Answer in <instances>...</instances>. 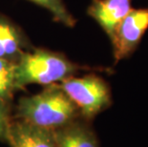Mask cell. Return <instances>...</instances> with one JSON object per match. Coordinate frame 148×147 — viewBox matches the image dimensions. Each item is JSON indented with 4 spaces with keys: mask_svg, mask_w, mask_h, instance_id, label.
<instances>
[{
    "mask_svg": "<svg viewBox=\"0 0 148 147\" xmlns=\"http://www.w3.org/2000/svg\"><path fill=\"white\" fill-rule=\"evenodd\" d=\"M78 116L77 107L58 83L47 85L36 95L23 96L16 106L18 120L50 130L73 122Z\"/></svg>",
    "mask_w": 148,
    "mask_h": 147,
    "instance_id": "1",
    "label": "cell"
},
{
    "mask_svg": "<svg viewBox=\"0 0 148 147\" xmlns=\"http://www.w3.org/2000/svg\"><path fill=\"white\" fill-rule=\"evenodd\" d=\"M84 69L90 68L74 63L61 53L32 48L25 51L15 62V85L17 90L30 84L51 85Z\"/></svg>",
    "mask_w": 148,
    "mask_h": 147,
    "instance_id": "2",
    "label": "cell"
},
{
    "mask_svg": "<svg viewBox=\"0 0 148 147\" xmlns=\"http://www.w3.org/2000/svg\"><path fill=\"white\" fill-rule=\"evenodd\" d=\"M59 86L75 104L79 115L87 120H93L112 104L109 85L97 75L70 77L61 81Z\"/></svg>",
    "mask_w": 148,
    "mask_h": 147,
    "instance_id": "3",
    "label": "cell"
},
{
    "mask_svg": "<svg viewBox=\"0 0 148 147\" xmlns=\"http://www.w3.org/2000/svg\"><path fill=\"white\" fill-rule=\"evenodd\" d=\"M148 29V8L132 9L110 37L115 63L129 57L136 51Z\"/></svg>",
    "mask_w": 148,
    "mask_h": 147,
    "instance_id": "4",
    "label": "cell"
},
{
    "mask_svg": "<svg viewBox=\"0 0 148 147\" xmlns=\"http://www.w3.org/2000/svg\"><path fill=\"white\" fill-rule=\"evenodd\" d=\"M6 142L11 147H56L55 130L34 126L20 120L10 121Z\"/></svg>",
    "mask_w": 148,
    "mask_h": 147,
    "instance_id": "5",
    "label": "cell"
},
{
    "mask_svg": "<svg viewBox=\"0 0 148 147\" xmlns=\"http://www.w3.org/2000/svg\"><path fill=\"white\" fill-rule=\"evenodd\" d=\"M132 9L131 0H92L87 14L97 21L110 38Z\"/></svg>",
    "mask_w": 148,
    "mask_h": 147,
    "instance_id": "6",
    "label": "cell"
},
{
    "mask_svg": "<svg viewBox=\"0 0 148 147\" xmlns=\"http://www.w3.org/2000/svg\"><path fill=\"white\" fill-rule=\"evenodd\" d=\"M33 46L24 32L14 22L0 14V59L16 62Z\"/></svg>",
    "mask_w": 148,
    "mask_h": 147,
    "instance_id": "7",
    "label": "cell"
},
{
    "mask_svg": "<svg viewBox=\"0 0 148 147\" xmlns=\"http://www.w3.org/2000/svg\"><path fill=\"white\" fill-rule=\"evenodd\" d=\"M55 139L56 147H99L93 131L77 120L55 130Z\"/></svg>",
    "mask_w": 148,
    "mask_h": 147,
    "instance_id": "8",
    "label": "cell"
},
{
    "mask_svg": "<svg viewBox=\"0 0 148 147\" xmlns=\"http://www.w3.org/2000/svg\"><path fill=\"white\" fill-rule=\"evenodd\" d=\"M15 62L0 59V101L7 102L17 90L14 79Z\"/></svg>",
    "mask_w": 148,
    "mask_h": 147,
    "instance_id": "9",
    "label": "cell"
},
{
    "mask_svg": "<svg viewBox=\"0 0 148 147\" xmlns=\"http://www.w3.org/2000/svg\"><path fill=\"white\" fill-rule=\"evenodd\" d=\"M40 7L51 12L53 20L65 25L67 27H74L77 20L71 12L67 10L63 0H30Z\"/></svg>",
    "mask_w": 148,
    "mask_h": 147,
    "instance_id": "10",
    "label": "cell"
},
{
    "mask_svg": "<svg viewBox=\"0 0 148 147\" xmlns=\"http://www.w3.org/2000/svg\"><path fill=\"white\" fill-rule=\"evenodd\" d=\"M10 121L7 102L0 101V140H6V135Z\"/></svg>",
    "mask_w": 148,
    "mask_h": 147,
    "instance_id": "11",
    "label": "cell"
}]
</instances>
